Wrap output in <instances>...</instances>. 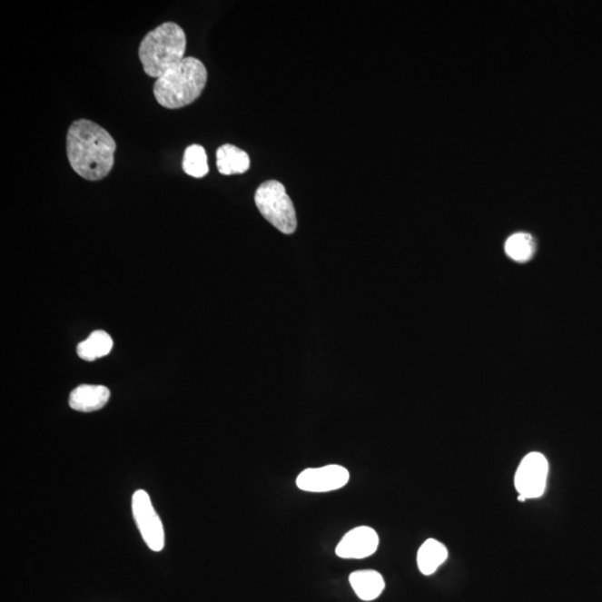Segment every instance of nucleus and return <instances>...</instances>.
I'll return each instance as SVG.
<instances>
[{
  "instance_id": "2eb2a0df",
  "label": "nucleus",
  "mask_w": 602,
  "mask_h": 602,
  "mask_svg": "<svg viewBox=\"0 0 602 602\" xmlns=\"http://www.w3.org/2000/svg\"><path fill=\"white\" fill-rule=\"evenodd\" d=\"M506 252L513 261L526 262L535 253V242L530 234L517 233L508 239Z\"/></svg>"
},
{
  "instance_id": "9b49d317",
  "label": "nucleus",
  "mask_w": 602,
  "mask_h": 602,
  "mask_svg": "<svg viewBox=\"0 0 602 602\" xmlns=\"http://www.w3.org/2000/svg\"><path fill=\"white\" fill-rule=\"evenodd\" d=\"M217 168L223 175L242 174L251 168V159L247 152L224 144L217 150Z\"/></svg>"
},
{
  "instance_id": "0eeeda50",
  "label": "nucleus",
  "mask_w": 602,
  "mask_h": 602,
  "mask_svg": "<svg viewBox=\"0 0 602 602\" xmlns=\"http://www.w3.org/2000/svg\"><path fill=\"white\" fill-rule=\"evenodd\" d=\"M350 481V472L340 465L307 469L297 478V487L306 492H331L345 487Z\"/></svg>"
},
{
  "instance_id": "20e7f679",
  "label": "nucleus",
  "mask_w": 602,
  "mask_h": 602,
  "mask_svg": "<svg viewBox=\"0 0 602 602\" xmlns=\"http://www.w3.org/2000/svg\"><path fill=\"white\" fill-rule=\"evenodd\" d=\"M254 201L262 217L279 232L285 234L296 232V210L282 183L275 180L263 183L257 189Z\"/></svg>"
},
{
  "instance_id": "4468645a",
  "label": "nucleus",
  "mask_w": 602,
  "mask_h": 602,
  "mask_svg": "<svg viewBox=\"0 0 602 602\" xmlns=\"http://www.w3.org/2000/svg\"><path fill=\"white\" fill-rule=\"evenodd\" d=\"M183 168L184 173L193 178H203L209 173L207 153L202 146L193 144L184 152Z\"/></svg>"
},
{
  "instance_id": "f8f14e48",
  "label": "nucleus",
  "mask_w": 602,
  "mask_h": 602,
  "mask_svg": "<svg viewBox=\"0 0 602 602\" xmlns=\"http://www.w3.org/2000/svg\"><path fill=\"white\" fill-rule=\"evenodd\" d=\"M449 552L447 547L435 539H429L420 546L418 552V566L425 576L433 575L447 561Z\"/></svg>"
},
{
  "instance_id": "f03ea898",
  "label": "nucleus",
  "mask_w": 602,
  "mask_h": 602,
  "mask_svg": "<svg viewBox=\"0 0 602 602\" xmlns=\"http://www.w3.org/2000/svg\"><path fill=\"white\" fill-rule=\"evenodd\" d=\"M208 72L195 57H184L173 70L154 83L156 102L165 109L175 110L193 103L207 85Z\"/></svg>"
},
{
  "instance_id": "1a4fd4ad",
  "label": "nucleus",
  "mask_w": 602,
  "mask_h": 602,
  "mask_svg": "<svg viewBox=\"0 0 602 602\" xmlns=\"http://www.w3.org/2000/svg\"><path fill=\"white\" fill-rule=\"evenodd\" d=\"M110 396V390L105 386L84 384L72 391L70 406L77 412H95V410L104 408Z\"/></svg>"
},
{
  "instance_id": "7ed1b4c3",
  "label": "nucleus",
  "mask_w": 602,
  "mask_h": 602,
  "mask_svg": "<svg viewBox=\"0 0 602 602\" xmlns=\"http://www.w3.org/2000/svg\"><path fill=\"white\" fill-rule=\"evenodd\" d=\"M187 36L178 24L164 23L141 42L139 57L146 75L160 78L184 60Z\"/></svg>"
},
{
  "instance_id": "ddd939ff",
  "label": "nucleus",
  "mask_w": 602,
  "mask_h": 602,
  "mask_svg": "<svg viewBox=\"0 0 602 602\" xmlns=\"http://www.w3.org/2000/svg\"><path fill=\"white\" fill-rule=\"evenodd\" d=\"M113 350V340L104 331H93L88 339L77 346V355L86 361H94L110 354Z\"/></svg>"
},
{
  "instance_id": "f257e3e1",
  "label": "nucleus",
  "mask_w": 602,
  "mask_h": 602,
  "mask_svg": "<svg viewBox=\"0 0 602 602\" xmlns=\"http://www.w3.org/2000/svg\"><path fill=\"white\" fill-rule=\"evenodd\" d=\"M66 151L72 169L83 179L100 181L113 169L115 141L93 121L77 120L70 126Z\"/></svg>"
},
{
  "instance_id": "6e6552de",
  "label": "nucleus",
  "mask_w": 602,
  "mask_h": 602,
  "mask_svg": "<svg viewBox=\"0 0 602 602\" xmlns=\"http://www.w3.org/2000/svg\"><path fill=\"white\" fill-rule=\"evenodd\" d=\"M380 538L373 528L361 526L347 532L336 547V555L342 559H365L379 548Z\"/></svg>"
},
{
  "instance_id": "39448f33",
  "label": "nucleus",
  "mask_w": 602,
  "mask_h": 602,
  "mask_svg": "<svg viewBox=\"0 0 602 602\" xmlns=\"http://www.w3.org/2000/svg\"><path fill=\"white\" fill-rule=\"evenodd\" d=\"M549 463L545 455L532 452L522 459L516 472L515 487L521 497L538 498L546 491Z\"/></svg>"
},
{
  "instance_id": "9d476101",
  "label": "nucleus",
  "mask_w": 602,
  "mask_h": 602,
  "mask_svg": "<svg viewBox=\"0 0 602 602\" xmlns=\"http://www.w3.org/2000/svg\"><path fill=\"white\" fill-rule=\"evenodd\" d=\"M351 588L359 598L371 601L379 598L385 589L383 576L375 570H359L350 576Z\"/></svg>"
},
{
  "instance_id": "423d86ee",
  "label": "nucleus",
  "mask_w": 602,
  "mask_h": 602,
  "mask_svg": "<svg viewBox=\"0 0 602 602\" xmlns=\"http://www.w3.org/2000/svg\"><path fill=\"white\" fill-rule=\"evenodd\" d=\"M132 510L142 538L151 550L159 552L163 549L165 536L163 521L152 506L148 493L138 489L132 498Z\"/></svg>"
}]
</instances>
